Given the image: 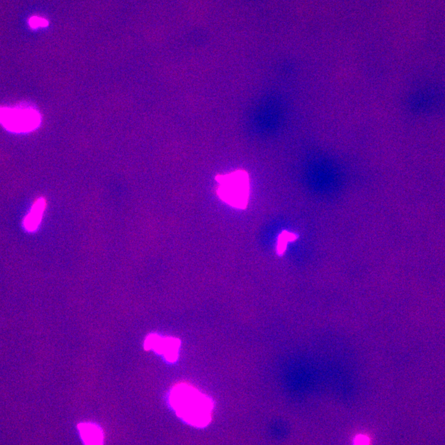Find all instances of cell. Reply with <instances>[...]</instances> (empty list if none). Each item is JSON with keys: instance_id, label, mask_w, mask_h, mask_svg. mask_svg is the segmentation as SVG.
Masks as SVG:
<instances>
[{"instance_id": "9c48e42d", "label": "cell", "mask_w": 445, "mask_h": 445, "mask_svg": "<svg viewBox=\"0 0 445 445\" xmlns=\"http://www.w3.org/2000/svg\"><path fill=\"white\" fill-rule=\"evenodd\" d=\"M369 439L366 435H359L355 439L354 445H369Z\"/></svg>"}, {"instance_id": "6da1fadb", "label": "cell", "mask_w": 445, "mask_h": 445, "mask_svg": "<svg viewBox=\"0 0 445 445\" xmlns=\"http://www.w3.org/2000/svg\"><path fill=\"white\" fill-rule=\"evenodd\" d=\"M169 401L176 414L187 424L203 427L210 423L212 401L194 387L187 383L178 384L170 391Z\"/></svg>"}, {"instance_id": "277c9868", "label": "cell", "mask_w": 445, "mask_h": 445, "mask_svg": "<svg viewBox=\"0 0 445 445\" xmlns=\"http://www.w3.org/2000/svg\"><path fill=\"white\" fill-rule=\"evenodd\" d=\"M180 347L181 341L178 338L163 337L157 333L149 335L144 342L146 350L154 351L156 353L163 355L164 359L170 363L178 360Z\"/></svg>"}, {"instance_id": "52a82bcc", "label": "cell", "mask_w": 445, "mask_h": 445, "mask_svg": "<svg viewBox=\"0 0 445 445\" xmlns=\"http://www.w3.org/2000/svg\"><path fill=\"white\" fill-rule=\"evenodd\" d=\"M296 234L288 232L285 231L281 233L279 237L278 244L276 246V252L279 255L282 256L287 249V244L289 242H293L297 239Z\"/></svg>"}, {"instance_id": "ba28073f", "label": "cell", "mask_w": 445, "mask_h": 445, "mask_svg": "<svg viewBox=\"0 0 445 445\" xmlns=\"http://www.w3.org/2000/svg\"><path fill=\"white\" fill-rule=\"evenodd\" d=\"M48 24L49 22L47 19L37 16L32 17L29 21V24L32 29L47 27Z\"/></svg>"}, {"instance_id": "3957f363", "label": "cell", "mask_w": 445, "mask_h": 445, "mask_svg": "<svg viewBox=\"0 0 445 445\" xmlns=\"http://www.w3.org/2000/svg\"><path fill=\"white\" fill-rule=\"evenodd\" d=\"M41 115L28 104L21 103L14 107H0V124L8 131L25 134L38 128Z\"/></svg>"}, {"instance_id": "7a4b0ae2", "label": "cell", "mask_w": 445, "mask_h": 445, "mask_svg": "<svg viewBox=\"0 0 445 445\" xmlns=\"http://www.w3.org/2000/svg\"><path fill=\"white\" fill-rule=\"evenodd\" d=\"M215 180L219 184L217 194L222 201L236 209L246 208L249 196V179L247 172L237 170L230 174L218 175Z\"/></svg>"}, {"instance_id": "5b68a950", "label": "cell", "mask_w": 445, "mask_h": 445, "mask_svg": "<svg viewBox=\"0 0 445 445\" xmlns=\"http://www.w3.org/2000/svg\"><path fill=\"white\" fill-rule=\"evenodd\" d=\"M78 429L85 445H103V433L97 425L91 423H80Z\"/></svg>"}, {"instance_id": "8992f818", "label": "cell", "mask_w": 445, "mask_h": 445, "mask_svg": "<svg viewBox=\"0 0 445 445\" xmlns=\"http://www.w3.org/2000/svg\"><path fill=\"white\" fill-rule=\"evenodd\" d=\"M45 206V199L40 198L37 199L32 207L30 213L25 216L24 220V227L29 232H34L38 228L42 220Z\"/></svg>"}]
</instances>
